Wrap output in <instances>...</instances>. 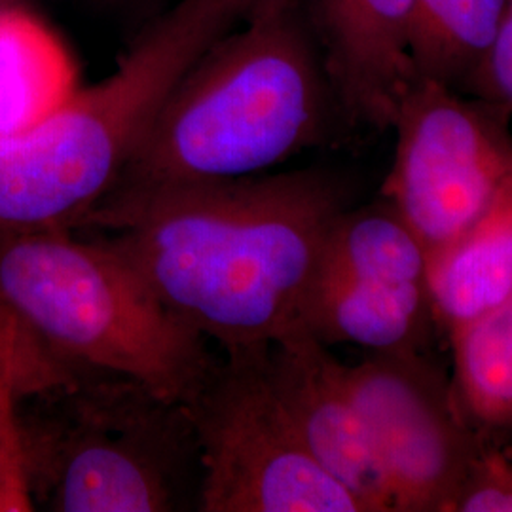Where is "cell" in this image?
<instances>
[{
  "label": "cell",
  "instance_id": "obj_1",
  "mask_svg": "<svg viewBox=\"0 0 512 512\" xmlns=\"http://www.w3.org/2000/svg\"><path fill=\"white\" fill-rule=\"evenodd\" d=\"M342 177L302 169L154 194L103 239L184 325L226 355L293 332L334 220Z\"/></svg>",
  "mask_w": 512,
  "mask_h": 512
},
{
  "label": "cell",
  "instance_id": "obj_2",
  "mask_svg": "<svg viewBox=\"0 0 512 512\" xmlns=\"http://www.w3.org/2000/svg\"><path fill=\"white\" fill-rule=\"evenodd\" d=\"M247 18L175 82L122 175L78 228L105 230L165 190L258 175L342 122L296 0H266Z\"/></svg>",
  "mask_w": 512,
  "mask_h": 512
},
{
  "label": "cell",
  "instance_id": "obj_3",
  "mask_svg": "<svg viewBox=\"0 0 512 512\" xmlns=\"http://www.w3.org/2000/svg\"><path fill=\"white\" fill-rule=\"evenodd\" d=\"M0 306L80 372L112 374L192 404L217 361L141 277L101 241L65 228L0 230Z\"/></svg>",
  "mask_w": 512,
  "mask_h": 512
},
{
  "label": "cell",
  "instance_id": "obj_4",
  "mask_svg": "<svg viewBox=\"0 0 512 512\" xmlns=\"http://www.w3.org/2000/svg\"><path fill=\"white\" fill-rule=\"evenodd\" d=\"M234 19L220 0H181L101 84L2 133L0 230H76L122 175L165 95Z\"/></svg>",
  "mask_w": 512,
  "mask_h": 512
},
{
  "label": "cell",
  "instance_id": "obj_5",
  "mask_svg": "<svg viewBox=\"0 0 512 512\" xmlns=\"http://www.w3.org/2000/svg\"><path fill=\"white\" fill-rule=\"evenodd\" d=\"M57 395L59 418L40 459L54 511H198L202 467L190 404L99 372H82Z\"/></svg>",
  "mask_w": 512,
  "mask_h": 512
},
{
  "label": "cell",
  "instance_id": "obj_6",
  "mask_svg": "<svg viewBox=\"0 0 512 512\" xmlns=\"http://www.w3.org/2000/svg\"><path fill=\"white\" fill-rule=\"evenodd\" d=\"M266 349L226 355L190 404L202 467L198 511L365 512L296 435L268 380Z\"/></svg>",
  "mask_w": 512,
  "mask_h": 512
},
{
  "label": "cell",
  "instance_id": "obj_7",
  "mask_svg": "<svg viewBox=\"0 0 512 512\" xmlns=\"http://www.w3.org/2000/svg\"><path fill=\"white\" fill-rule=\"evenodd\" d=\"M512 116L418 76L393 126L395 160L382 186L435 255L494 200L512 175Z\"/></svg>",
  "mask_w": 512,
  "mask_h": 512
},
{
  "label": "cell",
  "instance_id": "obj_8",
  "mask_svg": "<svg viewBox=\"0 0 512 512\" xmlns=\"http://www.w3.org/2000/svg\"><path fill=\"white\" fill-rule=\"evenodd\" d=\"M348 380L393 512H454L484 446L454 380L423 351L368 353Z\"/></svg>",
  "mask_w": 512,
  "mask_h": 512
},
{
  "label": "cell",
  "instance_id": "obj_9",
  "mask_svg": "<svg viewBox=\"0 0 512 512\" xmlns=\"http://www.w3.org/2000/svg\"><path fill=\"white\" fill-rule=\"evenodd\" d=\"M275 397L311 458L355 495L365 512H391V495L353 399L348 365L304 332L266 349Z\"/></svg>",
  "mask_w": 512,
  "mask_h": 512
},
{
  "label": "cell",
  "instance_id": "obj_10",
  "mask_svg": "<svg viewBox=\"0 0 512 512\" xmlns=\"http://www.w3.org/2000/svg\"><path fill=\"white\" fill-rule=\"evenodd\" d=\"M412 0H315L323 65L342 124L384 131L418 78Z\"/></svg>",
  "mask_w": 512,
  "mask_h": 512
},
{
  "label": "cell",
  "instance_id": "obj_11",
  "mask_svg": "<svg viewBox=\"0 0 512 512\" xmlns=\"http://www.w3.org/2000/svg\"><path fill=\"white\" fill-rule=\"evenodd\" d=\"M435 327L427 287L315 272L293 332H304L327 348L348 344L384 353L423 351Z\"/></svg>",
  "mask_w": 512,
  "mask_h": 512
},
{
  "label": "cell",
  "instance_id": "obj_12",
  "mask_svg": "<svg viewBox=\"0 0 512 512\" xmlns=\"http://www.w3.org/2000/svg\"><path fill=\"white\" fill-rule=\"evenodd\" d=\"M427 287L448 338L495 310L512 291V175L458 238L429 256Z\"/></svg>",
  "mask_w": 512,
  "mask_h": 512
},
{
  "label": "cell",
  "instance_id": "obj_13",
  "mask_svg": "<svg viewBox=\"0 0 512 512\" xmlns=\"http://www.w3.org/2000/svg\"><path fill=\"white\" fill-rule=\"evenodd\" d=\"M76 92L61 38L23 6L0 8V135L37 124Z\"/></svg>",
  "mask_w": 512,
  "mask_h": 512
},
{
  "label": "cell",
  "instance_id": "obj_14",
  "mask_svg": "<svg viewBox=\"0 0 512 512\" xmlns=\"http://www.w3.org/2000/svg\"><path fill=\"white\" fill-rule=\"evenodd\" d=\"M429 255L416 232L384 196L348 209L334 220L315 272L427 287ZM429 289V287H427Z\"/></svg>",
  "mask_w": 512,
  "mask_h": 512
},
{
  "label": "cell",
  "instance_id": "obj_15",
  "mask_svg": "<svg viewBox=\"0 0 512 512\" xmlns=\"http://www.w3.org/2000/svg\"><path fill=\"white\" fill-rule=\"evenodd\" d=\"M80 372L57 361L19 323L0 340V512L33 511L19 401L71 385Z\"/></svg>",
  "mask_w": 512,
  "mask_h": 512
},
{
  "label": "cell",
  "instance_id": "obj_16",
  "mask_svg": "<svg viewBox=\"0 0 512 512\" xmlns=\"http://www.w3.org/2000/svg\"><path fill=\"white\" fill-rule=\"evenodd\" d=\"M505 6L507 0H412L408 46L418 76L463 93Z\"/></svg>",
  "mask_w": 512,
  "mask_h": 512
},
{
  "label": "cell",
  "instance_id": "obj_17",
  "mask_svg": "<svg viewBox=\"0 0 512 512\" xmlns=\"http://www.w3.org/2000/svg\"><path fill=\"white\" fill-rule=\"evenodd\" d=\"M450 344L454 385L467 418L486 429L512 425V291Z\"/></svg>",
  "mask_w": 512,
  "mask_h": 512
},
{
  "label": "cell",
  "instance_id": "obj_18",
  "mask_svg": "<svg viewBox=\"0 0 512 512\" xmlns=\"http://www.w3.org/2000/svg\"><path fill=\"white\" fill-rule=\"evenodd\" d=\"M454 512H512V458L484 444L459 490Z\"/></svg>",
  "mask_w": 512,
  "mask_h": 512
},
{
  "label": "cell",
  "instance_id": "obj_19",
  "mask_svg": "<svg viewBox=\"0 0 512 512\" xmlns=\"http://www.w3.org/2000/svg\"><path fill=\"white\" fill-rule=\"evenodd\" d=\"M463 93L512 116V0H507L494 40Z\"/></svg>",
  "mask_w": 512,
  "mask_h": 512
},
{
  "label": "cell",
  "instance_id": "obj_20",
  "mask_svg": "<svg viewBox=\"0 0 512 512\" xmlns=\"http://www.w3.org/2000/svg\"><path fill=\"white\" fill-rule=\"evenodd\" d=\"M228 10H232L238 18L241 16H249L255 8L260 4H264L266 0H220Z\"/></svg>",
  "mask_w": 512,
  "mask_h": 512
},
{
  "label": "cell",
  "instance_id": "obj_21",
  "mask_svg": "<svg viewBox=\"0 0 512 512\" xmlns=\"http://www.w3.org/2000/svg\"><path fill=\"white\" fill-rule=\"evenodd\" d=\"M18 325V319H16L10 311L6 310V308L0 306V338H4L10 330L16 329Z\"/></svg>",
  "mask_w": 512,
  "mask_h": 512
},
{
  "label": "cell",
  "instance_id": "obj_22",
  "mask_svg": "<svg viewBox=\"0 0 512 512\" xmlns=\"http://www.w3.org/2000/svg\"><path fill=\"white\" fill-rule=\"evenodd\" d=\"M23 0H0V8L4 6H21Z\"/></svg>",
  "mask_w": 512,
  "mask_h": 512
}]
</instances>
